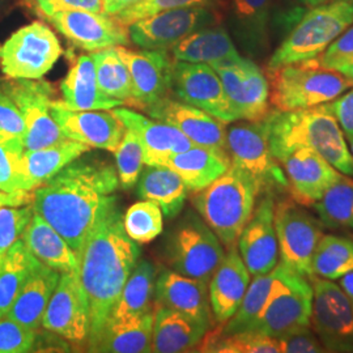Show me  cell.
Masks as SVG:
<instances>
[{
    "label": "cell",
    "mask_w": 353,
    "mask_h": 353,
    "mask_svg": "<svg viewBox=\"0 0 353 353\" xmlns=\"http://www.w3.org/2000/svg\"><path fill=\"white\" fill-rule=\"evenodd\" d=\"M313 307L310 322L330 352H353L351 299L332 280L312 275Z\"/></svg>",
    "instance_id": "8fae6325"
},
{
    "label": "cell",
    "mask_w": 353,
    "mask_h": 353,
    "mask_svg": "<svg viewBox=\"0 0 353 353\" xmlns=\"http://www.w3.org/2000/svg\"><path fill=\"white\" fill-rule=\"evenodd\" d=\"M283 353H319L326 350L318 341L309 326L297 328L276 338Z\"/></svg>",
    "instance_id": "f5cc1de1"
},
{
    "label": "cell",
    "mask_w": 353,
    "mask_h": 353,
    "mask_svg": "<svg viewBox=\"0 0 353 353\" xmlns=\"http://www.w3.org/2000/svg\"><path fill=\"white\" fill-rule=\"evenodd\" d=\"M237 121H259L270 113V81L252 59L212 65Z\"/></svg>",
    "instance_id": "9a60e30c"
},
{
    "label": "cell",
    "mask_w": 353,
    "mask_h": 353,
    "mask_svg": "<svg viewBox=\"0 0 353 353\" xmlns=\"http://www.w3.org/2000/svg\"><path fill=\"white\" fill-rule=\"evenodd\" d=\"M351 143V147H350V151H351V154L353 156V139L350 141Z\"/></svg>",
    "instance_id": "6125c7cd"
},
{
    "label": "cell",
    "mask_w": 353,
    "mask_h": 353,
    "mask_svg": "<svg viewBox=\"0 0 353 353\" xmlns=\"http://www.w3.org/2000/svg\"><path fill=\"white\" fill-rule=\"evenodd\" d=\"M1 88L11 96L23 115L26 123V151L45 148L67 139L51 114L54 92L49 83L41 79L13 80L12 83H6Z\"/></svg>",
    "instance_id": "4fadbf2b"
},
{
    "label": "cell",
    "mask_w": 353,
    "mask_h": 353,
    "mask_svg": "<svg viewBox=\"0 0 353 353\" xmlns=\"http://www.w3.org/2000/svg\"><path fill=\"white\" fill-rule=\"evenodd\" d=\"M114 115L126 128L132 130L140 140L144 164L164 165L173 154L188 151L195 144L178 128L161 121H153L126 108H115Z\"/></svg>",
    "instance_id": "d4e9b609"
},
{
    "label": "cell",
    "mask_w": 353,
    "mask_h": 353,
    "mask_svg": "<svg viewBox=\"0 0 353 353\" xmlns=\"http://www.w3.org/2000/svg\"><path fill=\"white\" fill-rule=\"evenodd\" d=\"M237 249L252 276L267 274L278 265L279 243L272 194H265L254 208L250 220L241 232Z\"/></svg>",
    "instance_id": "ffe728a7"
},
{
    "label": "cell",
    "mask_w": 353,
    "mask_h": 353,
    "mask_svg": "<svg viewBox=\"0 0 353 353\" xmlns=\"http://www.w3.org/2000/svg\"><path fill=\"white\" fill-rule=\"evenodd\" d=\"M157 272L151 262L143 259L135 265L121 292L110 316H140L153 310Z\"/></svg>",
    "instance_id": "74e56055"
},
{
    "label": "cell",
    "mask_w": 353,
    "mask_h": 353,
    "mask_svg": "<svg viewBox=\"0 0 353 353\" xmlns=\"http://www.w3.org/2000/svg\"><path fill=\"white\" fill-rule=\"evenodd\" d=\"M153 310L140 316H110L92 352H151Z\"/></svg>",
    "instance_id": "f546056e"
},
{
    "label": "cell",
    "mask_w": 353,
    "mask_h": 353,
    "mask_svg": "<svg viewBox=\"0 0 353 353\" xmlns=\"http://www.w3.org/2000/svg\"><path fill=\"white\" fill-rule=\"evenodd\" d=\"M294 1H297V3H299V4H301L303 7L313 8V7H316V6H319V4L327 3L330 0H294Z\"/></svg>",
    "instance_id": "94428289"
},
{
    "label": "cell",
    "mask_w": 353,
    "mask_h": 353,
    "mask_svg": "<svg viewBox=\"0 0 353 353\" xmlns=\"http://www.w3.org/2000/svg\"><path fill=\"white\" fill-rule=\"evenodd\" d=\"M227 152L232 164L256 181L261 192L274 194L290 188L285 172L270 148L265 117L259 121H246L229 127Z\"/></svg>",
    "instance_id": "9c48e42d"
},
{
    "label": "cell",
    "mask_w": 353,
    "mask_h": 353,
    "mask_svg": "<svg viewBox=\"0 0 353 353\" xmlns=\"http://www.w3.org/2000/svg\"><path fill=\"white\" fill-rule=\"evenodd\" d=\"M127 236L139 243H147L163 233L164 214L161 208L150 201L135 203L123 216Z\"/></svg>",
    "instance_id": "ee69618b"
},
{
    "label": "cell",
    "mask_w": 353,
    "mask_h": 353,
    "mask_svg": "<svg viewBox=\"0 0 353 353\" xmlns=\"http://www.w3.org/2000/svg\"><path fill=\"white\" fill-rule=\"evenodd\" d=\"M172 92L179 101L202 109L225 125L237 121L220 77L208 64L174 61Z\"/></svg>",
    "instance_id": "2e32d148"
},
{
    "label": "cell",
    "mask_w": 353,
    "mask_h": 353,
    "mask_svg": "<svg viewBox=\"0 0 353 353\" xmlns=\"http://www.w3.org/2000/svg\"><path fill=\"white\" fill-rule=\"evenodd\" d=\"M165 166L173 169L191 191H201L223 176L232 165L227 151L194 145L169 157Z\"/></svg>",
    "instance_id": "4dcf8cb0"
},
{
    "label": "cell",
    "mask_w": 353,
    "mask_h": 353,
    "mask_svg": "<svg viewBox=\"0 0 353 353\" xmlns=\"http://www.w3.org/2000/svg\"><path fill=\"white\" fill-rule=\"evenodd\" d=\"M143 0H102V12L109 16H115L127 8L138 4Z\"/></svg>",
    "instance_id": "6f0895ef"
},
{
    "label": "cell",
    "mask_w": 353,
    "mask_h": 353,
    "mask_svg": "<svg viewBox=\"0 0 353 353\" xmlns=\"http://www.w3.org/2000/svg\"><path fill=\"white\" fill-rule=\"evenodd\" d=\"M1 258H3V255H0V262H1Z\"/></svg>",
    "instance_id": "be15d7a7"
},
{
    "label": "cell",
    "mask_w": 353,
    "mask_h": 353,
    "mask_svg": "<svg viewBox=\"0 0 353 353\" xmlns=\"http://www.w3.org/2000/svg\"><path fill=\"white\" fill-rule=\"evenodd\" d=\"M88 145L75 140L64 139L45 148L24 151L21 157L26 191L34 190L58 174L67 165L88 153Z\"/></svg>",
    "instance_id": "1f68e13d"
},
{
    "label": "cell",
    "mask_w": 353,
    "mask_h": 353,
    "mask_svg": "<svg viewBox=\"0 0 353 353\" xmlns=\"http://www.w3.org/2000/svg\"><path fill=\"white\" fill-rule=\"evenodd\" d=\"M37 265V259L21 239L3 254L0 262V316L8 313L26 279Z\"/></svg>",
    "instance_id": "8d00e7d4"
},
{
    "label": "cell",
    "mask_w": 353,
    "mask_h": 353,
    "mask_svg": "<svg viewBox=\"0 0 353 353\" xmlns=\"http://www.w3.org/2000/svg\"><path fill=\"white\" fill-rule=\"evenodd\" d=\"M288 178V190L297 203L314 204L344 174L310 148L290 152L280 161Z\"/></svg>",
    "instance_id": "603a6c76"
},
{
    "label": "cell",
    "mask_w": 353,
    "mask_h": 353,
    "mask_svg": "<svg viewBox=\"0 0 353 353\" xmlns=\"http://www.w3.org/2000/svg\"><path fill=\"white\" fill-rule=\"evenodd\" d=\"M24 145L0 141V190L6 192L26 191L21 157ZM28 192V191H26Z\"/></svg>",
    "instance_id": "bcb514c9"
},
{
    "label": "cell",
    "mask_w": 353,
    "mask_h": 353,
    "mask_svg": "<svg viewBox=\"0 0 353 353\" xmlns=\"http://www.w3.org/2000/svg\"><path fill=\"white\" fill-rule=\"evenodd\" d=\"M352 306H353V301H352Z\"/></svg>",
    "instance_id": "e7e4bbea"
},
{
    "label": "cell",
    "mask_w": 353,
    "mask_h": 353,
    "mask_svg": "<svg viewBox=\"0 0 353 353\" xmlns=\"http://www.w3.org/2000/svg\"><path fill=\"white\" fill-rule=\"evenodd\" d=\"M275 230L281 263L310 278L312 259L323 236L321 224L299 204L283 201L275 204Z\"/></svg>",
    "instance_id": "7c38bea8"
},
{
    "label": "cell",
    "mask_w": 353,
    "mask_h": 353,
    "mask_svg": "<svg viewBox=\"0 0 353 353\" xmlns=\"http://www.w3.org/2000/svg\"><path fill=\"white\" fill-rule=\"evenodd\" d=\"M339 285L341 290H344V293L351 299V301H353V270L341 276Z\"/></svg>",
    "instance_id": "680465c9"
},
{
    "label": "cell",
    "mask_w": 353,
    "mask_h": 353,
    "mask_svg": "<svg viewBox=\"0 0 353 353\" xmlns=\"http://www.w3.org/2000/svg\"><path fill=\"white\" fill-rule=\"evenodd\" d=\"M323 225L353 230V181L343 176L313 204Z\"/></svg>",
    "instance_id": "b9f144b4"
},
{
    "label": "cell",
    "mask_w": 353,
    "mask_h": 353,
    "mask_svg": "<svg viewBox=\"0 0 353 353\" xmlns=\"http://www.w3.org/2000/svg\"><path fill=\"white\" fill-rule=\"evenodd\" d=\"M119 186L128 190L138 183L144 168V154L138 135L125 127V134L119 145L114 151Z\"/></svg>",
    "instance_id": "f6af8a7d"
},
{
    "label": "cell",
    "mask_w": 353,
    "mask_h": 353,
    "mask_svg": "<svg viewBox=\"0 0 353 353\" xmlns=\"http://www.w3.org/2000/svg\"><path fill=\"white\" fill-rule=\"evenodd\" d=\"M272 1L232 0L234 33L242 46L252 54H259L267 48Z\"/></svg>",
    "instance_id": "d590c367"
},
{
    "label": "cell",
    "mask_w": 353,
    "mask_h": 353,
    "mask_svg": "<svg viewBox=\"0 0 353 353\" xmlns=\"http://www.w3.org/2000/svg\"><path fill=\"white\" fill-rule=\"evenodd\" d=\"M59 279L61 272L38 262L6 316L26 327L38 331Z\"/></svg>",
    "instance_id": "f1b7e54d"
},
{
    "label": "cell",
    "mask_w": 353,
    "mask_h": 353,
    "mask_svg": "<svg viewBox=\"0 0 353 353\" xmlns=\"http://www.w3.org/2000/svg\"><path fill=\"white\" fill-rule=\"evenodd\" d=\"M250 276L237 246L229 248L208 283L210 305L216 323L223 326L234 316L249 288Z\"/></svg>",
    "instance_id": "484cf974"
},
{
    "label": "cell",
    "mask_w": 353,
    "mask_h": 353,
    "mask_svg": "<svg viewBox=\"0 0 353 353\" xmlns=\"http://www.w3.org/2000/svg\"><path fill=\"white\" fill-rule=\"evenodd\" d=\"M38 10L50 17L51 14L68 10H87L92 12H102V0H34Z\"/></svg>",
    "instance_id": "db71d44e"
},
{
    "label": "cell",
    "mask_w": 353,
    "mask_h": 353,
    "mask_svg": "<svg viewBox=\"0 0 353 353\" xmlns=\"http://www.w3.org/2000/svg\"><path fill=\"white\" fill-rule=\"evenodd\" d=\"M210 328L156 303L153 307L151 352H188L198 347Z\"/></svg>",
    "instance_id": "4316f807"
},
{
    "label": "cell",
    "mask_w": 353,
    "mask_h": 353,
    "mask_svg": "<svg viewBox=\"0 0 353 353\" xmlns=\"http://www.w3.org/2000/svg\"><path fill=\"white\" fill-rule=\"evenodd\" d=\"M216 16L207 7L176 8L154 13L128 26L130 41L144 50H172L191 33L212 26Z\"/></svg>",
    "instance_id": "5bb4252c"
},
{
    "label": "cell",
    "mask_w": 353,
    "mask_h": 353,
    "mask_svg": "<svg viewBox=\"0 0 353 353\" xmlns=\"http://www.w3.org/2000/svg\"><path fill=\"white\" fill-rule=\"evenodd\" d=\"M61 93L62 105L70 110H113L125 105L102 93L90 55L77 58L61 84Z\"/></svg>",
    "instance_id": "83f0119b"
},
{
    "label": "cell",
    "mask_w": 353,
    "mask_h": 353,
    "mask_svg": "<svg viewBox=\"0 0 353 353\" xmlns=\"http://www.w3.org/2000/svg\"><path fill=\"white\" fill-rule=\"evenodd\" d=\"M139 256V246L127 236L123 216L117 205L93 229L76 255L77 276L88 303L89 352L112 316Z\"/></svg>",
    "instance_id": "7a4b0ae2"
},
{
    "label": "cell",
    "mask_w": 353,
    "mask_h": 353,
    "mask_svg": "<svg viewBox=\"0 0 353 353\" xmlns=\"http://www.w3.org/2000/svg\"><path fill=\"white\" fill-rule=\"evenodd\" d=\"M154 303L189 316L207 328L214 326L208 283L181 275L172 268H165L156 278Z\"/></svg>",
    "instance_id": "cb8c5ba5"
},
{
    "label": "cell",
    "mask_w": 353,
    "mask_h": 353,
    "mask_svg": "<svg viewBox=\"0 0 353 353\" xmlns=\"http://www.w3.org/2000/svg\"><path fill=\"white\" fill-rule=\"evenodd\" d=\"M351 26L353 0H330L313 7L272 54L268 71L316 59Z\"/></svg>",
    "instance_id": "5b68a950"
},
{
    "label": "cell",
    "mask_w": 353,
    "mask_h": 353,
    "mask_svg": "<svg viewBox=\"0 0 353 353\" xmlns=\"http://www.w3.org/2000/svg\"><path fill=\"white\" fill-rule=\"evenodd\" d=\"M24 137L23 115L11 96L0 87V141L24 145Z\"/></svg>",
    "instance_id": "f907efd6"
},
{
    "label": "cell",
    "mask_w": 353,
    "mask_h": 353,
    "mask_svg": "<svg viewBox=\"0 0 353 353\" xmlns=\"http://www.w3.org/2000/svg\"><path fill=\"white\" fill-rule=\"evenodd\" d=\"M51 114L64 138L114 152L125 134L123 123L108 110H70L61 101L51 102Z\"/></svg>",
    "instance_id": "44dd1931"
},
{
    "label": "cell",
    "mask_w": 353,
    "mask_h": 353,
    "mask_svg": "<svg viewBox=\"0 0 353 353\" xmlns=\"http://www.w3.org/2000/svg\"><path fill=\"white\" fill-rule=\"evenodd\" d=\"M335 71L341 72V75L344 76L353 85V62H351V63L341 64V65L335 68Z\"/></svg>",
    "instance_id": "91938a15"
},
{
    "label": "cell",
    "mask_w": 353,
    "mask_h": 353,
    "mask_svg": "<svg viewBox=\"0 0 353 353\" xmlns=\"http://www.w3.org/2000/svg\"><path fill=\"white\" fill-rule=\"evenodd\" d=\"M33 203V194L20 191V192H6L0 190V207H19Z\"/></svg>",
    "instance_id": "9f6ffc18"
},
{
    "label": "cell",
    "mask_w": 353,
    "mask_h": 353,
    "mask_svg": "<svg viewBox=\"0 0 353 353\" xmlns=\"http://www.w3.org/2000/svg\"><path fill=\"white\" fill-rule=\"evenodd\" d=\"M316 59L318 63L328 70L353 62V26L336 38Z\"/></svg>",
    "instance_id": "816d5d0a"
},
{
    "label": "cell",
    "mask_w": 353,
    "mask_h": 353,
    "mask_svg": "<svg viewBox=\"0 0 353 353\" xmlns=\"http://www.w3.org/2000/svg\"><path fill=\"white\" fill-rule=\"evenodd\" d=\"M330 108L335 115L341 131L347 139H353V89L330 102Z\"/></svg>",
    "instance_id": "11a10c76"
},
{
    "label": "cell",
    "mask_w": 353,
    "mask_h": 353,
    "mask_svg": "<svg viewBox=\"0 0 353 353\" xmlns=\"http://www.w3.org/2000/svg\"><path fill=\"white\" fill-rule=\"evenodd\" d=\"M270 101L279 112L314 108L334 101L352 84L335 70L323 68L318 59L287 64L268 71Z\"/></svg>",
    "instance_id": "8992f818"
},
{
    "label": "cell",
    "mask_w": 353,
    "mask_h": 353,
    "mask_svg": "<svg viewBox=\"0 0 353 353\" xmlns=\"http://www.w3.org/2000/svg\"><path fill=\"white\" fill-rule=\"evenodd\" d=\"M119 179L113 165L84 154L33 191V210L76 255L89 234L117 205Z\"/></svg>",
    "instance_id": "6da1fadb"
},
{
    "label": "cell",
    "mask_w": 353,
    "mask_h": 353,
    "mask_svg": "<svg viewBox=\"0 0 353 353\" xmlns=\"http://www.w3.org/2000/svg\"><path fill=\"white\" fill-rule=\"evenodd\" d=\"M63 54L57 34L34 21L17 29L0 45V68L11 80H39Z\"/></svg>",
    "instance_id": "ba28073f"
},
{
    "label": "cell",
    "mask_w": 353,
    "mask_h": 353,
    "mask_svg": "<svg viewBox=\"0 0 353 353\" xmlns=\"http://www.w3.org/2000/svg\"><path fill=\"white\" fill-rule=\"evenodd\" d=\"M259 194L261 189L256 181L232 164L223 176L198 191L194 205L205 224L229 249L237 245L242 229L252 217Z\"/></svg>",
    "instance_id": "277c9868"
},
{
    "label": "cell",
    "mask_w": 353,
    "mask_h": 353,
    "mask_svg": "<svg viewBox=\"0 0 353 353\" xmlns=\"http://www.w3.org/2000/svg\"><path fill=\"white\" fill-rule=\"evenodd\" d=\"M189 189L173 169L165 165H147L138 179V195L157 204L163 214L172 219L179 214Z\"/></svg>",
    "instance_id": "e575fe53"
},
{
    "label": "cell",
    "mask_w": 353,
    "mask_h": 353,
    "mask_svg": "<svg viewBox=\"0 0 353 353\" xmlns=\"http://www.w3.org/2000/svg\"><path fill=\"white\" fill-rule=\"evenodd\" d=\"M99 87L102 93L114 100L130 102L131 100V76L123 59L115 48L94 51L90 54Z\"/></svg>",
    "instance_id": "60d3db41"
},
{
    "label": "cell",
    "mask_w": 353,
    "mask_h": 353,
    "mask_svg": "<svg viewBox=\"0 0 353 353\" xmlns=\"http://www.w3.org/2000/svg\"><path fill=\"white\" fill-rule=\"evenodd\" d=\"M144 110L152 118L178 128L195 145L227 151V125L202 109L168 96Z\"/></svg>",
    "instance_id": "7402d4cb"
},
{
    "label": "cell",
    "mask_w": 353,
    "mask_h": 353,
    "mask_svg": "<svg viewBox=\"0 0 353 353\" xmlns=\"http://www.w3.org/2000/svg\"><path fill=\"white\" fill-rule=\"evenodd\" d=\"M123 59L131 76V100L134 105L145 109L161 101L172 92L173 61L166 50H128L115 48Z\"/></svg>",
    "instance_id": "d6986e66"
},
{
    "label": "cell",
    "mask_w": 353,
    "mask_h": 353,
    "mask_svg": "<svg viewBox=\"0 0 353 353\" xmlns=\"http://www.w3.org/2000/svg\"><path fill=\"white\" fill-rule=\"evenodd\" d=\"M353 270V241L339 236H322L312 259V274L335 280Z\"/></svg>",
    "instance_id": "ab89813d"
},
{
    "label": "cell",
    "mask_w": 353,
    "mask_h": 353,
    "mask_svg": "<svg viewBox=\"0 0 353 353\" xmlns=\"http://www.w3.org/2000/svg\"><path fill=\"white\" fill-rule=\"evenodd\" d=\"M265 119L270 148L278 161L294 150L310 148L341 174L353 176V156L328 102L292 112L274 110Z\"/></svg>",
    "instance_id": "3957f363"
},
{
    "label": "cell",
    "mask_w": 353,
    "mask_h": 353,
    "mask_svg": "<svg viewBox=\"0 0 353 353\" xmlns=\"http://www.w3.org/2000/svg\"><path fill=\"white\" fill-rule=\"evenodd\" d=\"M312 307L313 287L309 278L278 263L274 287L252 331L279 338L293 330L310 326Z\"/></svg>",
    "instance_id": "52a82bcc"
},
{
    "label": "cell",
    "mask_w": 353,
    "mask_h": 353,
    "mask_svg": "<svg viewBox=\"0 0 353 353\" xmlns=\"http://www.w3.org/2000/svg\"><path fill=\"white\" fill-rule=\"evenodd\" d=\"M34 214L32 204L19 207H0V255L21 239L28 224Z\"/></svg>",
    "instance_id": "7dc6e473"
},
{
    "label": "cell",
    "mask_w": 353,
    "mask_h": 353,
    "mask_svg": "<svg viewBox=\"0 0 353 353\" xmlns=\"http://www.w3.org/2000/svg\"><path fill=\"white\" fill-rule=\"evenodd\" d=\"M37 331L23 326L10 316H0V353L30 352Z\"/></svg>",
    "instance_id": "681fc988"
},
{
    "label": "cell",
    "mask_w": 353,
    "mask_h": 353,
    "mask_svg": "<svg viewBox=\"0 0 353 353\" xmlns=\"http://www.w3.org/2000/svg\"><path fill=\"white\" fill-rule=\"evenodd\" d=\"M166 255L170 268L178 274L210 283L225 250L202 217L190 214L172 232Z\"/></svg>",
    "instance_id": "30bf717a"
},
{
    "label": "cell",
    "mask_w": 353,
    "mask_h": 353,
    "mask_svg": "<svg viewBox=\"0 0 353 353\" xmlns=\"http://www.w3.org/2000/svg\"><path fill=\"white\" fill-rule=\"evenodd\" d=\"M41 328L61 336L74 345L80 347L87 344L88 303L77 271L61 275L59 283L45 310Z\"/></svg>",
    "instance_id": "e0dca14e"
},
{
    "label": "cell",
    "mask_w": 353,
    "mask_h": 353,
    "mask_svg": "<svg viewBox=\"0 0 353 353\" xmlns=\"http://www.w3.org/2000/svg\"><path fill=\"white\" fill-rule=\"evenodd\" d=\"M57 30L83 50L100 51L130 43L126 26L113 16L87 10H68L48 17Z\"/></svg>",
    "instance_id": "ac0fdd59"
},
{
    "label": "cell",
    "mask_w": 353,
    "mask_h": 353,
    "mask_svg": "<svg viewBox=\"0 0 353 353\" xmlns=\"http://www.w3.org/2000/svg\"><path fill=\"white\" fill-rule=\"evenodd\" d=\"M211 3L212 0H143L125 11L117 13L113 17L119 24L128 26L134 21H138L140 19L148 17L154 13L176 10V8L207 7Z\"/></svg>",
    "instance_id": "c3c4849f"
},
{
    "label": "cell",
    "mask_w": 353,
    "mask_h": 353,
    "mask_svg": "<svg viewBox=\"0 0 353 353\" xmlns=\"http://www.w3.org/2000/svg\"><path fill=\"white\" fill-rule=\"evenodd\" d=\"M201 352L216 353H279L280 344L276 338L267 336L256 331H242L223 335L219 332L205 334Z\"/></svg>",
    "instance_id": "7bdbcfd3"
},
{
    "label": "cell",
    "mask_w": 353,
    "mask_h": 353,
    "mask_svg": "<svg viewBox=\"0 0 353 353\" xmlns=\"http://www.w3.org/2000/svg\"><path fill=\"white\" fill-rule=\"evenodd\" d=\"M276 279V267L263 275L254 276L252 283L249 284L242 303H241L234 316L228 321L223 327L219 328L216 332L229 335L242 331H252L255 322L261 316L265 303L270 297L271 290L274 287Z\"/></svg>",
    "instance_id": "f35d334b"
},
{
    "label": "cell",
    "mask_w": 353,
    "mask_h": 353,
    "mask_svg": "<svg viewBox=\"0 0 353 353\" xmlns=\"http://www.w3.org/2000/svg\"><path fill=\"white\" fill-rule=\"evenodd\" d=\"M174 61L208 65L239 61L241 58L230 36L223 28L207 26L181 39L172 48Z\"/></svg>",
    "instance_id": "d6a6232c"
},
{
    "label": "cell",
    "mask_w": 353,
    "mask_h": 353,
    "mask_svg": "<svg viewBox=\"0 0 353 353\" xmlns=\"http://www.w3.org/2000/svg\"><path fill=\"white\" fill-rule=\"evenodd\" d=\"M21 240L24 241L28 250L42 265L61 274L77 271L75 252L67 241L36 212L21 234Z\"/></svg>",
    "instance_id": "836d02e7"
}]
</instances>
